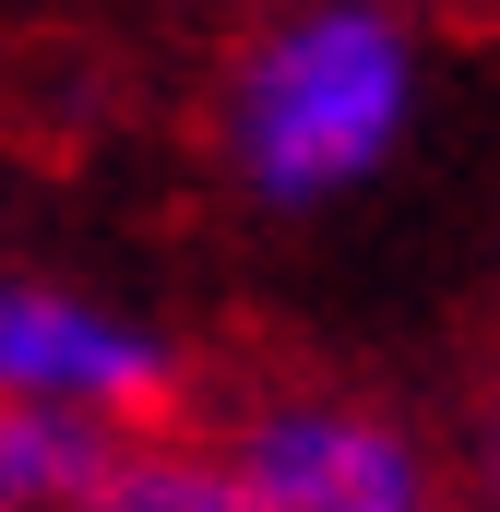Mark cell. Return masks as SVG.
<instances>
[{
  "mask_svg": "<svg viewBox=\"0 0 500 512\" xmlns=\"http://www.w3.org/2000/svg\"><path fill=\"white\" fill-rule=\"evenodd\" d=\"M429 108L441 48L417 0H262L215 60L203 155L250 227H334L393 191Z\"/></svg>",
  "mask_w": 500,
  "mask_h": 512,
  "instance_id": "1",
  "label": "cell"
},
{
  "mask_svg": "<svg viewBox=\"0 0 500 512\" xmlns=\"http://www.w3.org/2000/svg\"><path fill=\"white\" fill-rule=\"evenodd\" d=\"M191 393V346L96 274L60 262H0V405L72 417V429H167Z\"/></svg>",
  "mask_w": 500,
  "mask_h": 512,
  "instance_id": "2",
  "label": "cell"
},
{
  "mask_svg": "<svg viewBox=\"0 0 500 512\" xmlns=\"http://www.w3.org/2000/svg\"><path fill=\"white\" fill-rule=\"evenodd\" d=\"M239 512H441L453 465L441 441L358 382H274L215 441Z\"/></svg>",
  "mask_w": 500,
  "mask_h": 512,
  "instance_id": "3",
  "label": "cell"
},
{
  "mask_svg": "<svg viewBox=\"0 0 500 512\" xmlns=\"http://www.w3.org/2000/svg\"><path fill=\"white\" fill-rule=\"evenodd\" d=\"M84 512H239V489H227L215 441H167V429H131L120 453L96 465Z\"/></svg>",
  "mask_w": 500,
  "mask_h": 512,
  "instance_id": "4",
  "label": "cell"
},
{
  "mask_svg": "<svg viewBox=\"0 0 500 512\" xmlns=\"http://www.w3.org/2000/svg\"><path fill=\"white\" fill-rule=\"evenodd\" d=\"M108 453H120L108 429L36 417V405H0V512H84V489H96Z\"/></svg>",
  "mask_w": 500,
  "mask_h": 512,
  "instance_id": "5",
  "label": "cell"
},
{
  "mask_svg": "<svg viewBox=\"0 0 500 512\" xmlns=\"http://www.w3.org/2000/svg\"><path fill=\"white\" fill-rule=\"evenodd\" d=\"M465 465H477V489H489V501H500V405H489V417H477V453H465Z\"/></svg>",
  "mask_w": 500,
  "mask_h": 512,
  "instance_id": "6",
  "label": "cell"
}]
</instances>
